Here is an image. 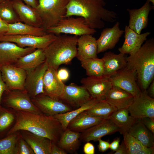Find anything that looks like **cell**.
Wrapping results in <instances>:
<instances>
[{
	"mask_svg": "<svg viewBox=\"0 0 154 154\" xmlns=\"http://www.w3.org/2000/svg\"><path fill=\"white\" fill-rule=\"evenodd\" d=\"M36 49L32 47H21L15 43L0 41V66L14 64L21 57Z\"/></svg>",
	"mask_w": 154,
	"mask_h": 154,
	"instance_id": "2e32d148",
	"label": "cell"
},
{
	"mask_svg": "<svg viewBox=\"0 0 154 154\" xmlns=\"http://www.w3.org/2000/svg\"><path fill=\"white\" fill-rule=\"evenodd\" d=\"M81 66L88 76L98 77L103 76L104 63L102 58H96L80 61Z\"/></svg>",
	"mask_w": 154,
	"mask_h": 154,
	"instance_id": "e575fe53",
	"label": "cell"
},
{
	"mask_svg": "<svg viewBox=\"0 0 154 154\" xmlns=\"http://www.w3.org/2000/svg\"><path fill=\"white\" fill-rule=\"evenodd\" d=\"M80 82L91 98L98 102L106 100L109 92L112 86L109 78L104 76L83 78Z\"/></svg>",
	"mask_w": 154,
	"mask_h": 154,
	"instance_id": "30bf717a",
	"label": "cell"
},
{
	"mask_svg": "<svg viewBox=\"0 0 154 154\" xmlns=\"http://www.w3.org/2000/svg\"><path fill=\"white\" fill-rule=\"evenodd\" d=\"M78 38L67 34L57 35L55 39L43 50L45 62L48 67L57 71L61 65L70 64L77 55Z\"/></svg>",
	"mask_w": 154,
	"mask_h": 154,
	"instance_id": "277c9868",
	"label": "cell"
},
{
	"mask_svg": "<svg viewBox=\"0 0 154 154\" xmlns=\"http://www.w3.org/2000/svg\"><path fill=\"white\" fill-rule=\"evenodd\" d=\"M46 31L47 33L56 35L63 33L78 36L85 34L93 35L96 32V30L90 28L86 24L83 17L73 16L63 18L56 25L48 29Z\"/></svg>",
	"mask_w": 154,
	"mask_h": 154,
	"instance_id": "52a82bcc",
	"label": "cell"
},
{
	"mask_svg": "<svg viewBox=\"0 0 154 154\" xmlns=\"http://www.w3.org/2000/svg\"><path fill=\"white\" fill-rule=\"evenodd\" d=\"M8 29V24L3 21L0 20V36L5 35Z\"/></svg>",
	"mask_w": 154,
	"mask_h": 154,
	"instance_id": "f907efd6",
	"label": "cell"
},
{
	"mask_svg": "<svg viewBox=\"0 0 154 154\" xmlns=\"http://www.w3.org/2000/svg\"><path fill=\"white\" fill-rule=\"evenodd\" d=\"M128 133L147 147L154 146V134L145 125L138 119L131 127Z\"/></svg>",
	"mask_w": 154,
	"mask_h": 154,
	"instance_id": "f546056e",
	"label": "cell"
},
{
	"mask_svg": "<svg viewBox=\"0 0 154 154\" xmlns=\"http://www.w3.org/2000/svg\"><path fill=\"white\" fill-rule=\"evenodd\" d=\"M1 105L16 111H24L36 114L42 113L33 103L25 89L5 91L2 96Z\"/></svg>",
	"mask_w": 154,
	"mask_h": 154,
	"instance_id": "8992f818",
	"label": "cell"
},
{
	"mask_svg": "<svg viewBox=\"0 0 154 154\" xmlns=\"http://www.w3.org/2000/svg\"><path fill=\"white\" fill-rule=\"evenodd\" d=\"M109 79L112 86L126 91L134 97L139 96L141 93L137 82L135 72L126 65L111 76Z\"/></svg>",
	"mask_w": 154,
	"mask_h": 154,
	"instance_id": "9c48e42d",
	"label": "cell"
},
{
	"mask_svg": "<svg viewBox=\"0 0 154 154\" xmlns=\"http://www.w3.org/2000/svg\"><path fill=\"white\" fill-rule=\"evenodd\" d=\"M139 119L147 128L154 134V119L146 117Z\"/></svg>",
	"mask_w": 154,
	"mask_h": 154,
	"instance_id": "60d3db41",
	"label": "cell"
},
{
	"mask_svg": "<svg viewBox=\"0 0 154 154\" xmlns=\"http://www.w3.org/2000/svg\"><path fill=\"white\" fill-rule=\"evenodd\" d=\"M76 57L80 61L97 58L96 40L92 35L85 34L78 37Z\"/></svg>",
	"mask_w": 154,
	"mask_h": 154,
	"instance_id": "7402d4cb",
	"label": "cell"
},
{
	"mask_svg": "<svg viewBox=\"0 0 154 154\" xmlns=\"http://www.w3.org/2000/svg\"><path fill=\"white\" fill-rule=\"evenodd\" d=\"M149 0L138 9H127L129 19L128 27L138 34H140L142 30L146 28L149 21L150 12L154 9Z\"/></svg>",
	"mask_w": 154,
	"mask_h": 154,
	"instance_id": "ac0fdd59",
	"label": "cell"
},
{
	"mask_svg": "<svg viewBox=\"0 0 154 154\" xmlns=\"http://www.w3.org/2000/svg\"><path fill=\"white\" fill-rule=\"evenodd\" d=\"M6 0H0V4Z\"/></svg>",
	"mask_w": 154,
	"mask_h": 154,
	"instance_id": "11a10c76",
	"label": "cell"
},
{
	"mask_svg": "<svg viewBox=\"0 0 154 154\" xmlns=\"http://www.w3.org/2000/svg\"><path fill=\"white\" fill-rule=\"evenodd\" d=\"M105 119H106L93 116L89 114L86 110L71 120L67 128L75 132L82 133Z\"/></svg>",
	"mask_w": 154,
	"mask_h": 154,
	"instance_id": "4316f807",
	"label": "cell"
},
{
	"mask_svg": "<svg viewBox=\"0 0 154 154\" xmlns=\"http://www.w3.org/2000/svg\"><path fill=\"white\" fill-rule=\"evenodd\" d=\"M122 134L123 141L127 147L129 154H137L144 147L140 142L127 132Z\"/></svg>",
	"mask_w": 154,
	"mask_h": 154,
	"instance_id": "f35d334b",
	"label": "cell"
},
{
	"mask_svg": "<svg viewBox=\"0 0 154 154\" xmlns=\"http://www.w3.org/2000/svg\"><path fill=\"white\" fill-rule=\"evenodd\" d=\"M129 114L127 109L117 110L109 117L118 127L119 132L121 134L128 132L129 129L138 120Z\"/></svg>",
	"mask_w": 154,
	"mask_h": 154,
	"instance_id": "4dcf8cb0",
	"label": "cell"
},
{
	"mask_svg": "<svg viewBox=\"0 0 154 154\" xmlns=\"http://www.w3.org/2000/svg\"><path fill=\"white\" fill-rule=\"evenodd\" d=\"M98 102L92 98L82 106L75 110L64 113L57 114L54 116L60 122L64 131L67 128L69 123L71 120L83 111L91 108Z\"/></svg>",
	"mask_w": 154,
	"mask_h": 154,
	"instance_id": "836d02e7",
	"label": "cell"
},
{
	"mask_svg": "<svg viewBox=\"0 0 154 154\" xmlns=\"http://www.w3.org/2000/svg\"><path fill=\"white\" fill-rule=\"evenodd\" d=\"M127 109L130 115L136 119L146 117L154 119V99L148 95L147 91L134 97Z\"/></svg>",
	"mask_w": 154,
	"mask_h": 154,
	"instance_id": "4fadbf2b",
	"label": "cell"
},
{
	"mask_svg": "<svg viewBox=\"0 0 154 154\" xmlns=\"http://www.w3.org/2000/svg\"><path fill=\"white\" fill-rule=\"evenodd\" d=\"M7 90H8L2 78L0 70V105H1V101L3 95L5 91Z\"/></svg>",
	"mask_w": 154,
	"mask_h": 154,
	"instance_id": "bcb514c9",
	"label": "cell"
},
{
	"mask_svg": "<svg viewBox=\"0 0 154 154\" xmlns=\"http://www.w3.org/2000/svg\"><path fill=\"white\" fill-rule=\"evenodd\" d=\"M120 23L117 22L112 28L104 29L99 38L96 40L97 54L114 48L124 33L119 27Z\"/></svg>",
	"mask_w": 154,
	"mask_h": 154,
	"instance_id": "d6986e66",
	"label": "cell"
},
{
	"mask_svg": "<svg viewBox=\"0 0 154 154\" xmlns=\"http://www.w3.org/2000/svg\"><path fill=\"white\" fill-rule=\"evenodd\" d=\"M20 131L0 139V154H16V147L21 135Z\"/></svg>",
	"mask_w": 154,
	"mask_h": 154,
	"instance_id": "74e56055",
	"label": "cell"
},
{
	"mask_svg": "<svg viewBox=\"0 0 154 154\" xmlns=\"http://www.w3.org/2000/svg\"><path fill=\"white\" fill-rule=\"evenodd\" d=\"M45 62V56L43 49H36L20 58L14 64L27 72L34 70Z\"/></svg>",
	"mask_w": 154,
	"mask_h": 154,
	"instance_id": "83f0119b",
	"label": "cell"
},
{
	"mask_svg": "<svg viewBox=\"0 0 154 154\" xmlns=\"http://www.w3.org/2000/svg\"><path fill=\"white\" fill-rule=\"evenodd\" d=\"M81 134L80 133L75 132L67 128L63 131L56 144L67 153H75L80 145Z\"/></svg>",
	"mask_w": 154,
	"mask_h": 154,
	"instance_id": "f1b7e54d",
	"label": "cell"
},
{
	"mask_svg": "<svg viewBox=\"0 0 154 154\" xmlns=\"http://www.w3.org/2000/svg\"><path fill=\"white\" fill-rule=\"evenodd\" d=\"M35 9L42 23V27L46 31L55 26L65 17L66 6L69 0H38Z\"/></svg>",
	"mask_w": 154,
	"mask_h": 154,
	"instance_id": "5b68a950",
	"label": "cell"
},
{
	"mask_svg": "<svg viewBox=\"0 0 154 154\" xmlns=\"http://www.w3.org/2000/svg\"><path fill=\"white\" fill-rule=\"evenodd\" d=\"M106 5L104 0H69L65 17H81L90 28L101 29L105 22H114L117 17L115 12L105 8Z\"/></svg>",
	"mask_w": 154,
	"mask_h": 154,
	"instance_id": "7a4b0ae2",
	"label": "cell"
},
{
	"mask_svg": "<svg viewBox=\"0 0 154 154\" xmlns=\"http://www.w3.org/2000/svg\"><path fill=\"white\" fill-rule=\"evenodd\" d=\"M26 4L35 9L38 5V0H23Z\"/></svg>",
	"mask_w": 154,
	"mask_h": 154,
	"instance_id": "816d5d0a",
	"label": "cell"
},
{
	"mask_svg": "<svg viewBox=\"0 0 154 154\" xmlns=\"http://www.w3.org/2000/svg\"><path fill=\"white\" fill-rule=\"evenodd\" d=\"M148 91L147 92L148 95L151 98H154V80L150 84L148 88Z\"/></svg>",
	"mask_w": 154,
	"mask_h": 154,
	"instance_id": "f5cc1de1",
	"label": "cell"
},
{
	"mask_svg": "<svg viewBox=\"0 0 154 154\" xmlns=\"http://www.w3.org/2000/svg\"><path fill=\"white\" fill-rule=\"evenodd\" d=\"M65 85L63 82L58 78L57 71L48 67L44 78L43 94L52 98L59 100Z\"/></svg>",
	"mask_w": 154,
	"mask_h": 154,
	"instance_id": "44dd1931",
	"label": "cell"
},
{
	"mask_svg": "<svg viewBox=\"0 0 154 154\" xmlns=\"http://www.w3.org/2000/svg\"><path fill=\"white\" fill-rule=\"evenodd\" d=\"M119 129L110 118L105 119L100 123L81 133L80 139L84 142L98 141L104 136L119 131Z\"/></svg>",
	"mask_w": 154,
	"mask_h": 154,
	"instance_id": "e0dca14e",
	"label": "cell"
},
{
	"mask_svg": "<svg viewBox=\"0 0 154 154\" xmlns=\"http://www.w3.org/2000/svg\"><path fill=\"white\" fill-rule=\"evenodd\" d=\"M21 130L47 137L55 144L64 131L61 124L54 116L17 111L15 122L6 135Z\"/></svg>",
	"mask_w": 154,
	"mask_h": 154,
	"instance_id": "6da1fadb",
	"label": "cell"
},
{
	"mask_svg": "<svg viewBox=\"0 0 154 154\" xmlns=\"http://www.w3.org/2000/svg\"><path fill=\"white\" fill-rule=\"evenodd\" d=\"M83 151L85 154H94V146L91 143L86 142L83 147Z\"/></svg>",
	"mask_w": 154,
	"mask_h": 154,
	"instance_id": "ee69618b",
	"label": "cell"
},
{
	"mask_svg": "<svg viewBox=\"0 0 154 154\" xmlns=\"http://www.w3.org/2000/svg\"><path fill=\"white\" fill-rule=\"evenodd\" d=\"M0 20H2L0 18Z\"/></svg>",
	"mask_w": 154,
	"mask_h": 154,
	"instance_id": "9f6ffc18",
	"label": "cell"
},
{
	"mask_svg": "<svg viewBox=\"0 0 154 154\" xmlns=\"http://www.w3.org/2000/svg\"><path fill=\"white\" fill-rule=\"evenodd\" d=\"M0 18L7 24L21 22L12 0H6L0 4Z\"/></svg>",
	"mask_w": 154,
	"mask_h": 154,
	"instance_id": "d590c367",
	"label": "cell"
},
{
	"mask_svg": "<svg viewBox=\"0 0 154 154\" xmlns=\"http://www.w3.org/2000/svg\"><path fill=\"white\" fill-rule=\"evenodd\" d=\"M17 111L0 105V139L5 136L15 123Z\"/></svg>",
	"mask_w": 154,
	"mask_h": 154,
	"instance_id": "d6a6232c",
	"label": "cell"
},
{
	"mask_svg": "<svg viewBox=\"0 0 154 154\" xmlns=\"http://www.w3.org/2000/svg\"><path fill=\"white\" fill-rule=\"evenodd\" d=\"M134 97L130 94L117 87L112 86L106 100L117 110L127 109L132 102Z\"/></svg>",
	"mask_w": 154,
	"mask_h": 154,
	"instance_id": "484cf974",
	"label": "cell"
},
{
	"mask_svg": "<svg viewBox=\"0 0 154 154\" xmlns=\"http://www.w3.org/2000/svg\"><path fill=\"white\" fill-rule=\"evenodd\" d=\"M48 67L45 62L34 70L27 72L25 89L31 99L44 93L43 80L45 73Z\"/></svg>",
	"mask_w": 154,
	"mask_h": 154,
	"instance_id": "9a60e30c",
	"label": "cell"
},
{
	"mask_svg": "<svg viewBox=\"0 0 154 154\" xmlns=\"http://www.w3.org/2000/svg\"><path fill=\"white\" fill-rule=\"evenodd\" d=\"M92 98L82 86L74 83L65 85L59 100L71 108H76L82 106Z\"/></svg>",
	"mask_w": 154,
	"mask_h": 154,
	"instance_id": "8fae6325",
	"label": "cell"
},
{
	"mask_svg": "<svg viewBox=\"0 0 154 154\" xmlns=\"http://www.w3.org/2000/svg\"><path fill=\"white\" fill-rule=\"evenodd\" d=\"M139 50L126 58V65L134 71L142 92L147 91L154 78V40H146Z\"/></svg>",
	"mask_w": 154,
	"mask_h": 154,
	"instance_id": "3957f363",
	"label": "cell"
},
{
	"mask_svg": "<svg viewBox=\"0 0 154 154\" xmlns=\"http://www.w3.org/2000/svg\"><path fill=\"white\" fill-rule=\"evenodd\" d=\"M3 80L8 90H23L27 72L14 64L0 66Z\"/></svg>",
	"mask_w": 154,
	"mask_h": 154,
	"instance_id": "7c38bea8",
	"label": "cell"
},
{
	"mask_svg": "<svg viewBox=\"0 0 154 154\" xmlns=\"http://www.w3.org/2000/svg\"><path fill=\"white\" fill-rule=\"evenodd\" d=\"M67 153L63 149L57 145L56 144L52 143L51 154H66Z\"/></svg>",
	"mask_w": 154,
	"mask_h": 154,
	"instance_id": "f6af8a7d",
	"label": "cell"
},
{
	"mask_svg": "<svg viewBox=\"0 0 154 154\" xmlns=\"http://www.w3.org/2000/svg\"><path fill=\"white\" fill-rule=\"evenodd\" d=\"M117 109L106 101L99 102L86 110L90 115L96 117L108 119Z\"/></svg>",
	"mask_w": 154,
	"mask_h": 154,
	"instance_id": "8d00e7d4",
	"label": "cell"
},
{
	"mask_svg": "<svg viewBox=\"0 0 154 154\" xmlns=\"http://www.w3.org/2000/svg\"><path fill=\"white\" fill-rule=\"evenodd\" d=\"M114 154H129L127 147L123 140Z\"/></svg>",
	"mask_w": 154,
	"mask_h": 154,
	"instance_id": "7dc6e473",
	"label": "cell"
},
{
	"mask_svg": "<svg viewBox=\"0 0 154 154\" xmlns=\"http://www.w3.org/2000/svg\"><path fill=\"white\" fill-rule=\"evenodd\" d=\"M57 75L59 79L62 81L67 80L69 76L68 70L65 68H62L57 71Z\"/></svg>",
	"mask_w": 154,
	"mask_h": 154,
	"instance_id": "b9f144b4",
	"label": "cell"
},
{
	"mask_svg": "<svg viewBox=\"0 0 154 154\" xmlns=\"http://www.w3.org/2000/svg\"><path fill=\"white\" fill-rule=\"evenodd\" d=\"M124 31V41L118 50L120 53L129 55L138 51L151 34L149 32L138 34L127 25L125 26Z\"/></svg>",
	"mask_w": 154,
	"mask_h": 154,
	"instance_id": "ffe728a7",
	"label": "cell"
},
{
	"mask_svg": "<svg viewBox=\"0 0 154 154\" xmlns=\"http://www.w3.org/2000/svg\"><path fill=\"white\" fill-rule=\"evenodd\" d=\"M13 6L22 22L42 27L40 18L35 9L25 4L22 0H12Z\"/></svg>",
	"mask_w": 154,
	"mask_h": 154,
	"instance_id": "cb8c5ba5",
	"label": "cell"
},
{
	"mask_svg": "<svg viewBox=\"0 0 154 154\" xmlns=\"http://www.w3.org/2000/svg\"><path fill=\"white\" fill-rule=\"evenodd\" d=\"M31 100L43 113L54 116L72 110V108L59 100L50 98L43 93L39 94Z\"/></svg>",
	"mask_w": 154,
	"mask_h": 154,
	"instance_id": "5bb4252c",
	"label": "cell"
},
{
	"mask_svg": "<svg viewBox=\"0 0 154 154\" xmlns=\"http://www.w3.org/2000/svg\"><path fill=\"white\" fill-rule=\"evenodd\" d=\"M21 135L35 154H51L52 142L48 138L26 130H19Z\"/></svg>",
	"mask_w": 154,
	"mask_h": 154,
	"instance_id": "603a6c76",
	"label": "cell"
},
{
	"mask_svg": "<svg viewBox=\"0 0 154 154\" xmlns=\"http://www.w3.org/2000/svg\"><path fill=\"white\" fill-rule=\"evenodd\" d=\"M125 55L120 52L117 54L111 51L106 52L102 58L104 63L103 76L109 78L124 67L127 64Z\"/></svg>",
	"mask_w": 154,
	"mask_h": 154,
	"instance_id": "d4e9b609",
	"label": "cell"
},
{
	"mask_svg": "<svg viewBox=\"0 0 154 154\" xmlns=\"http://www.w3.org/2000/svg\"><path fill=\"white\" fill-rule=\"evenodd\" d=\"M57 36L51 33L40 36L30 35H4L0 36V41L12 42L22 48L32 47L44 50L55 39Z\"/></svg>",
	"mask_w": 154,
	"mask_h": 154,
	"instance_id": "ba28073f",
	"label": "cell"
},
{
	"mask_svg": "<svg viewBox=\"0 0 154 154\" xmlns=\"http://www.w3.org/2000/svg\"><path fill=\"white\" fill-rule=\"evenodd\" d=\"M150 2L152 3L154 5V0H149Z\"/></svg>",
	"mask_w": 154,
	"mask_h": 154,
	"instance_id": "db71d44e",
	"label": "cell"
},
{
	"mask_svg": "<svg viewBox=\"0 0 154 154\" xmlns=\"http://www.w3.org/2000/svg\"><path fill=\"white\" fill-rule=\"evenodd\" d=\"M98 148L99 151L104 152L109 148L110 143L107 141L102 140L101 138L98 139Z\"/></svg>",
	"mask_w": 154,
	"mask_h": 154,
	"instance_id": "7bdbcfd3",
	"label": "cell"
},
{
	"mask_svg": "<svg viewBox=\"0 0 154 154\" xmlns=\"http://www.w3.org/2000/svg\"><path fill=\"white\" fill-rule=\"evenodd\" d=\"M120 141L119 138H117L110 144L109 148L113 151H116L117 149L119 146Z\"/></svg>",
	"mask_w": 154,
	"mask_h": 154,
	"instance_id": "681fc988",
	"label": "cell"
},
{
	"mask_svg": "<svg viewBox=\"0 0 154 154\" xmlns=\"http://www.w3.org/2000/svg\"><path fill=\"white\" fill-rule=\"evenodd\" d=\"M154 152V146L147 147L144 146L137 154H153Z\"/></svg>",
	"mask_w": 154,
	"mask_h": 154,
	"instance_id": "c3c4849f",
	"label": "cell"
},
{
	"mask_svg": "<svg viewBox=\"0 0 154 154\" xmlns=\"http://www.w3.org/2000/svg\"><path fill=\"white\" fill-rule=\"evenodd\" d=\"M16 154H35L32 149L21 135L17 143Z\"/></svg>",
	"mask_w": 154,
	"mask_h": 154,
	"instance_id": "ab89813d",
	"label": "cell"
},
{
	"mask_svg": "<svg viewBox=\"0 0 154 154\" xmlns=\"http://www.w3.org/2000/svg\"><path fill=\"white\" fill-rule=\"evenodd\" d=\"M8 29L5 35H30L40 36L47 33L42 27H38L21 22L8 24Z\"/></svg>",
	"mask_w": 154,
	"mask_h": 154,
	"instance_id": "1f68e13d",
	"label": "cell"
}]
</instances>
